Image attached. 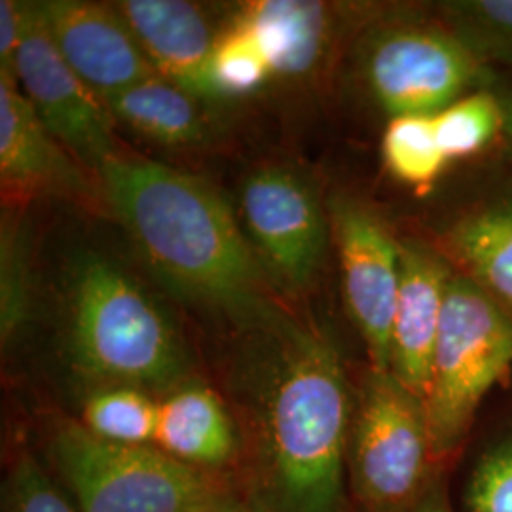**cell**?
<instances>
[{
	"instance_id": "6da1fadb",
	"label": "cell",
	"mask_w": 512,
	"mask_h": 512,
	"mask_svg": "<svg viewBox=\"0 0 512 512\" xmlns=\"http://www.w3.org/2000/svg\"><path fill=\"white\" fill-rule=\"evenodd\" d=\"M99 177L107 205L175 296L247 327L264 329L283 313L230 203L213 184L124 156Z\"/></svg>"
},
{
	"instance_id": "7a4b0ae2",
	"label": "cell",
	"mask_w": 512,
	"mask_h": 512,
	"mask_svg": "<svg viewBox=\"0 0 512 512\" xmlns=\"http://www.w3.org/2000/svg\"><path fill=\"white\" fill-rule=\"evenodd\" d=\"M264 401V440L275 492L287 512H336L349 435L346 374L321 330L289 313Z\"/></svg>"
},
{
	"instance_id": "3957f363",
	"label": "cell",
	"mask_w": 512,
	"mask_h": 512,
	"mask_svg": "<svg viewBox=\"0 0 512 512\" xmlns=\"http://www.w3.org/2000/svg\"><path fill=\"white\" fill-rule=\"evenodd\" d=\"M71 346L78 368L118 387L173 384L181 342L164 313L118 266L84 256L74 272Z\"/></svg>"
},
{
	"instance_id": "277c9868",
	"label": "cell",
	"mask_w": 512,
	"mask_h": 512,
	"mask_svg": "<svg viewBox=\"0 0 512 512\" xmlns=\"http://www.w3.org/2000/svg\"><path fill=\"white\" fill-rule=\"evenodd\" d=\"M511 366V315L471 277L452 275L423 403L433 458L458 448L478 406Z\"/></svg>"
},
{
	"instance_id": "5b68a950",
	"label": "cell",
	"mask_w": 512,
	"mask_h": 512,
	"mask_svg": "<svg viewBox=\"0 0 512 512\" xmlns=\"http://www.w3.org/2000/svg\"><path fill=\"white\" fill-rule=\"evenodd\" d=\"M52 456L80 512L220 511L207 476L158 448L116 444L65 423L55 433Z\"/></svg>"
},
{
	"instance_id": "8992f818",
	"label": "cell",
	"mask_w": 512,
	"mask_h": 512,
	"mask_svg": "<svg viewBox=\"0 0 512 512\" xmlns=\"http://www.w3.org/2000/svg\"><path fill=\"white\" fill-rule=\"evenodd\" d=\"M492 67L446 25L395 21L366 38L361 73L374 101L393 116L437 114L484 90Z\"/></svg>"
},
{
	"instance_id": "52a82bcc",
	"label": "cell",
	"mask_w": 512,
	"mask_h": 512,
	"mask_svg": "<svg viewBox=\"0 0 512 512\" xmlns=\"http://www.w3.org/2000/svg\"><path fill=\"white\" fill-rule=\"evenodd\" d=\"M359 497L378 511L410 503L433 459L425 404L389 370H370L349 431Z\"/></svg>"
},
{
	"instance_id": "ba28073f",
	"label": "cell",
	"mask_w": 512,
	"mask_h": 512,
	"mask_svg": "<svg viewBox=\"0 0 512 512\" xmlns=\"http://www.w3.org/2000/svg\"><path fill=\"white\" fill-rule=\"evenodd\" d=\"M241 219L266 270L291 293L311 285L329 243L317 192L287 167H262L241 188Z\"/></svg>"
},
{
	"instance_id": "9c48e42d",
	"label": "cell",
	"mask_w": 512,
	"mask_h": 512,
	"mask_svg": "<svg viewBox=\"0 0 512 512\" xmlns=\"http://www.w3.org/2000/svg\"><path fill=\"white\" fill-rule=\"evenodd\" d=\"M18 84L44 128L76 162L101 173L118 154L107 105L82 82L55 48L37 4H25Z\"/></svg>"
},
{
	"instance_id": "30bf717a",
	"label": "cell",
	"mask_w": 512,
	"mask_h": 512,
	"mask_svg": "<svg viewBox=\"0 0 512 512\" xmlns=\"http://www.w3.org/2000/svg\"><path fill=\"white\" fill-rule=\"evenodd\" d=\"M330 232L349 315L365 340L372 368L389 370L401 287V243L365 205L342 196L330 202Z\"/></svg>"
},
{
	"instance_id": "8fae6325",
	"label": "cell",
	"mask_w": 512,
	"mask_h": 512,
	"mask_svg": "<svg viewBox=\"0 0 512 512\" xmlns=\"http://www.w3.org/2000/svg\"><path fill=\"white\" fill-rule=\"evenodd\" d=\"M37 8L61 57L101 101L156 74L118 6L50 0Z\"/></svg>"
},
{
	"instance_id": "7c38bea8",
	"label": "cell",
	"mask_w": 512,
	"mask_h": 512,
	"mask_svg": "<svg viewBox=\"0 0 512 512\" xmlns=\"http://www.w3.org/2000/svg\"><path fill=\"white\" fill-rule=\"evenodd\" d=\"M450 264L420 243H401V287L391 332V372L425 403Z\"/></svg>"
},
{
	"instance_id": "4fadbf2b",
	"label": "cell",
	"mask_w": 512,
	"mask_h": 512,
	"mask_svg": "<svg viewBox=\"0 0 512 512\" xmlns=\"http://www.w3.org/2000/svg\"><path fill=\"white\" fill-rule=\"evenodd\" d=\"M118 10L154 73L190 95L219 97L213 80L219 37L198 6L183 0H124Z\"/></svg>"
},
{
	"instance_id": "5bb4252c",
	"label": "cell",
	"mask_w": 512,
	"mask_h": 512,
	"mask_svg": "<svg viewBox=\"0 0 512 512\" xmlns=\"http://www.w3.org/2000/svg\"><path fill=\"white\" fill-rule=\"evenodd\" d=\"M0 181L4 194H80L90 188L73 156L44 128L18 82L0 76Z\"/></svg>"
},
{
	"instance_id": "9a60e30c",
	"label": "cell",
	"mask_w": 512,
	"mask_h": 512,
	"mask_svg": "<svg viewBox=\"0 0 512 512\" xmlns=\"http://www.w3.org/2000/svg\"><path fill=\"white\" fill-rule=\"evenodd\" d=\"M245 25L270 61L274 74L306 76L329 54L334 18L329 6L308 0H260L236 19Z\"/></svg>"
},
{
	"instance_id": "2e32d148",
	"label": "cell",
	"mask_w": 512,
	"mask_h": 512,
	"mask_svg": "<svg viewBox=\"0 0 512 512\" xmlns=\"http://www.w3.org/2000/svg\"><path fill=\"white\" fill-rule=\"evenodd\" d=\"M154 444L186 465H220L232 458L236 433L219 395L188 385L158 403Z\"/></svg>"
},
{
	"instance_id": "e0dca14e",
	"label": "cell",
	"mask_w": 512,
	"mask_h": 512,
	"mask_svg": "<svg viewBox=\"0 0 512 512\" xmlns=\"http://www.w3.org/2000/svg\"><path fill=\"white\" fill-rule=\"evenodd\" d=\"M110 116L164 147L200 143L205 124L194 95L154 74L103 101Z\"/></svg>"
},
{
	"instance_id": "ac0fdd59",
	"label": "cell",
	"mask_w": 512,
	"mask_h": 512,
	"mask_svg": "<svg viewBox=\"0 0 512 512\" xmlns=\"http://www.w3.org/2000/svg\"><path fill=\"white\" fill-rule=\"evenodd\" d=\"M446 249L480 289L512 317V203L488 207L459 220Z\"/></svg>"
},
{
	"instance_id": "d6986e66",
	"label": "cell",
	"mask_w": 512,
	"mask_h": 512,
	"mask_svg": "<svg viewBox=\"0 0 512 512\" xmlns=\"http://www.w3.org/2000/svg\"><path fill=\"white\" fill-rule=\"evenodd\" d=\"M385 167L401 183L431 188L448 165L440 147L435 114L393 116L382 139Z\"/></svg>"
},
{
	"instance_id": "ffe728a7",
	"label": "cell",
	"mask_w": 512,
	"mask_h": 512,
	"mask_svg": "<svg viewBox=\"0 0 512 512\" xmlns=\"http://www.w3.org/2000/svg\"><path fill=\"white\" fill-rule=\"evenodd\" d=\"M158 403L137 387H112L95 393L84 406V427L99 439L147 446L154 442Z\"/></svg>"
},
{
	"instance_id": "44dd1931",
	"label": "cell",
	"mask_w": 512,
	"mask_h": 512,
	"mask_svg": "<svg viewBox=\"0 0 512 512\" xmlns=\"http://www.w3.org/2000/svg\"><path fill=\"white\" fill-rule=\"evenodd\" d=\"M444 25L492 67H512V0H459L442 8Z\"/></svg>"
},
{
	"instance_id": "7402d4cb",
	"label": "cell",
	"mask_w": 512,
	"mask_h": 512,
	"mask_svg": "<svg viewBox=\"0 0 512 512\" xmlns=\"http://www.w3.org/2000/svg\"><path fill=\"white\" fill-rule=\"evenodd\" d=\"M435 128L450 162L475 156L503 131L499 97L488 90L469 93L435 114Z\"/></svg>"
},
{
	"instance_id": "603a6c76",
	"label": "cell",
	"mask_w": 512,
	"mask_h": 512,
	"mask_svg": "<svg viewBox=\"0 0 512 512\" xmlns=\"http://www.w3.org/2000/svg\"><path fill=\"white\" fill-rule=\"evenodd\" d=\"M274 74L255 35L241 23L224 31L213 52V80L219 95H243Z\"/></svg>"
},
{
	"instance_id": "cb8c5ba5",
	"label": "cell",
	"mask_w": 512,
	"mask_h": 512,
	"mask_svg": "<svg viewBox=\"0 0 512 512\" xmlns=\"http://www.w3.org/2000/svg\"><path fill=\"white\" fill-rule=\"evenodd\" d=\"M0 325L2 338H10L23 325L29 308V264L23 234L14 222H2L0 251Z\"/></svg>"
},
{
	"instance_id": "d4e9b609",
	"label": "cell",
	"mask_w": 512,
	"mask_h": 512,
	"mask_svg": "<svg viewBox=\"0 0 512 512\" xmlns=\"http://www.w3.org/2000/svg\"><path fill=\"white\" fill-rule=\"evenodd\" d=\"M469 512H512V442L488 454L469 486Z\"/></svg>"
},
{
	"instance_id": "484cf974",
	"label": "cell",
	"mask_w": 512,
	"mask_h": 512,
	"mask_svg": "<svg viewBox=\"0 0 512 512\" xmlns=\"http://www.w3.org/2000/svg\"><path fill=\"white\" fill-rule=\"evenodd\" d=\"M10 512H76L33 461L23 459L12 476Z\"/></svg>"
},
{
	"instance_id": "4316f807",
	"label": "cell",
	"mask_w": 512,
	"mask_h": 512,
	"mask_svg": "<svg viewBox=\"0 0 512 512\" xmlns=\"http://www.w3.org/2000/svg\"><path fill=\"white\" fill-rule=\"evenodd\" d=\"M25 35V4L0 2V76L18 82V54Z\"/></svg>"
},
{
	"instance_id": "83f0119b",
	"label": "cell",
	"mask_w": 512,
	"mask_h": 512,
	"mask_svg": "<svg viewBox=\"0 0 512 512\" xmlns=\"http://www.w3.org/2000/svg\"><path fill=\"white\" fill-rule=\"evenodd\" d=\"M501 110H503V133L512 139V90L499 97Z\"/></svg>"
},
{
	"instance_id": "f1b7e54d",
	"label": "cell",
	"mask_w": 512,
	"mask_h": 512,
	"mask_svg": "<svg viewBox=\"0 0 512 512\" xmlns=\"http://www.w3.org/2000/svg\"><path fill=\"white\" fill-rule=\"evenodd\" d=\"M418 512H452L448 509V505L440 499V497H435V495H431V497H427L423 503H421L420 509Z\"/></svg>"
}]
</instances>
